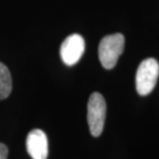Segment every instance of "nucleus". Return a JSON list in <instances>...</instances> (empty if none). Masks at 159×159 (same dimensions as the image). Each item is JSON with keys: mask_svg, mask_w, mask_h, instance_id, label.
<instances>
[{"mask_svg": "<svg viewBox=\"0 0 159 159\" xmlns=\"http://www.w3.org/2000/svg\"><path fill=\"white\" fill-rule=\"evenodd\" d=\"M85 51V41L79 34L68 35L60 47V57L66 66H72L79 62Z\"/></svg>", "mask_w": 159, "mask_h": 159, "instance_id": "obj_4", "label": "nucleus"}, {"mask_svg": "<svg viewBox=\"0 0 159 159\" xmlns=\"http://www.w3.org/2000/svg\"><path fill=\"white\" fill-rule=\"evenodd\" d=\"M125 37L122 34H109L104 36L98 47V56L102 66L105 69H112L119 57L124 51Z\"/></svg>", "mask_w": 159, "mask_h": 159, "instance_id": "obj_1", "label": "nucleus"}, {"mask_svg": "<svg viewBox=\"0 0 159 159\" xmlns=\"http://www.w3.org/2000/svg\"><path fill=\"white\" fill-rule=\"evenodd\" d=\"M8 148L5 144L0 143V159H7Z\"/></svg>", "mask_w": 159, "mask_h": 159, "instance_id": "obj_7", "label": "nucleus"}, {"mask_svg": "<svg viewBox=\"0 0 159 159\" xmlns=\"http://www.w3.org/2000/svg\"><path fill=\"white\" fill-rule=\"evenodd\" d=\"M106 118V102L102 95L94 92L88 102V123L90 134L94 137L102 134Z\"/></svg>", "mask_w": 159, "mask_h": 159, "instance_id": "obj_3", "label": "nucleus"}, {"mask_svg": "<svg viewBox=\"0 0 159 159\" xmlns=\"http://www.w3.org/2000/svg\"><path fill=\"white\" fill-rule=\"evenodd\" d=\"M159 76V64L153 58L144 59L137 69L135 84L141 96H147L154 89Z\"/></svg>", "mask_w": 159, "mask_h": 159, "instance_id": "obj_2", "label": "nucleus"}, {"mask_svg": "<svg viewBox=\"0 0 159 159\" xmlns=\"http://www.w3.org/2000/svg\"><path fill=\"white\" fill-rule=\"evenodd\" d=\"M26 146L32 159H47L48 157V139L45 133L41 129H34L29 132Z\"/></svg>", "mask_w": 159, "mask_h": 159, "instance_id": "obj_5", "label": "nucleus"}, {"mask_svg": "<svg viewBox=\"0 0 159 159\" xmlns=\"http://www.w3.org/2000/svg\"><path fill=\"white\" fill-rule=\"evenodd\" d=\"M12 83L9 69L0 62V100L6 99L11 94Z\"/></svg>", "mask_w": 159, "mask_h": 159, "instance_id": "obj_6", "label": "nucleus"}]
</instances>
